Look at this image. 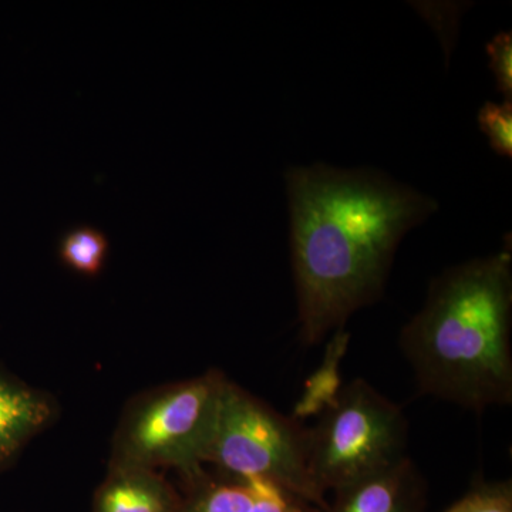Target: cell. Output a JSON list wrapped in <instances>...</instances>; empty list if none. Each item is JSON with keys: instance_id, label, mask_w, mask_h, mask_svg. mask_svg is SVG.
<instances>
[{"instance_id": "cell-1", "label": "cell", "mask_w": 512, "mask_h": 512, "mask_svg": "<svg viewBox=\"0 0 512 512\" xmlns=\"http://www.w3.org/2000/svg\"><path fill=\"white\" fill-rule=\"evenodd\" d=\"M285 178L299 329L316 345L382 298L404 235L439 204L372 168L313 164Z\"/></svg>"}, {"instance_id": "cell-2", "label": "cell", "mask_w": 512, "mask_h": 512, "mask_svg": "<svg viewBox=\"0 0 512 512\" xmlns=\"http://www.w3.org/2000/svg\"><path fill=\"white\" fill-rule=\"evenodd\" d=\"M511 245L448 268L403 326L420 393L481 413L512 403Z\"/></svg>"}, {"instance_id": "cell-3", "label": "cell", "mask_w": 512, "mask_h": 512, "mask_svg": "<svg viewBox=\"0 0 512 512\" xmlns=\"http://www.w3.org/2000/svg\"><path fill=\"white\" fill-rule=\"evenodd\" d=\"M227 380L211 370L134 399L117 427L110 468H175L190 483L202 476Z\"/></svg>"}, {"instance_id": "cell-4", "label": "cell", "mask_w": 512, "mask_h": 512, "mask_svg": "<svg viewBox=\"0 0 512 512\" xmlns=\"http://www.w3.org/2000/svg\"><path fill=\"white\" fill-rule=\"evenodd\" d=\"M407 440L402 407L366 380H352L309 429L312 480L329 498L409 457Z\"/></svg>"}, {"instance_id": "cell-5", "label": "cell", "mask_w": 512, "mask_h": 512, "mask_svg": "<svg viewBox=\"0 0 512 512\" xmlns=\"http://www.w3.org/2000/svg\"><path fill=\"white\" fill-rule=\"evenodd\" d=\"M205 463L238 478H262L325 510L309 471V429L227 380Z\"/></svg>"}, {"instance_id": "cell-6", "label": "cell", "mask_w": 512, "mask_h": 512, "mask_svg": "<svg viewBox=\"0 0 512 512\" xmlns=\"http://www.w3.org/2000/svg\"><path fill=\"white\" fill-rule=\"evenodd\" d=\"M183 512H322L298 494L262 478L229 477L191 481Z\"/></svg>"}, {"instance_id": "cell-7", "label": "cell", "mask_w": 512, "mask_h": 512, "mask_svg": "<svg viewBox=\"0 0 512 512\" xmlns=\"http://www.w3.org/2000/svg\"><path fill=\"white\" fill-rule=\"evenodd\" d=\"M322 512H424L427 484L410 457L332 494Z\"/></svg>"}, {"instance_id": "cell-8", "label": "cell", "mask_w": 512, "mask_h": 512, "mask_svg": "<svg viewBox=\"0 0 512 512\" xmlns=\"http://www.w3.org/2000/svg\"><path fill=\"white\" fill-rule=\"evenodd\" d=\"M56 412L52 396L0 370V473L52 423Z\"/></svg>"}, {"instance_id": "cell-9", "label": "cell", "mask_w": 512, "mask_h": 512, "mask_svg": "<svg viewBox=\"0 0 512 512\" xmlns=\"http://www.w3.org/2000/svg\"><path fill=\"white\" fill-rule=\"evenodd\" d=\"M184 498L158 471L110 468L94 497L93 512H183Z\"/></svg>"}, {"instance_id": "cell-10", "label": "cell", "mask_w": 512, "mask_h": 512, "mask_svg": "<svg viewBox=\"0 0 512 512\" xmlns=\"http://www.w3.org/2000/svg\"><path fill=\"white\" fill-rule=\"evenodd\" d=\"M349 340L350 333L346 332L345 328L335 330L322 365L308 380L301 399L296 404L293 419L301 421L312 414L315 416L323 413L335 402L343 387L340 382L339 365L348 350Z\"/></svg>"}, {"instance_id": "cell-11", "label": "cell", "mask_w": 512, "mask_h": 512, "mask_svg": "<svg viewBox=\"0 0 512 512\" xmlns=\"http://www.w3.org/2000/svg\"><path fill=\"white\" fill-rule=\"evenodd\" d=\"M107 252L109 239L103 232L90 227H80L67 232L59 248L63 264L87 276L100 274Z\"/></svg>"}, {"instance_id": "cell-12", "label": "cell", "mask_w": 512, "mask_h": 512, "mask_svg": "<svg viewBox=\"0 0 512 512\" xmlns=\"http://www.w3.org/2000/svg\"><path fill=\"white\" fill-rule=\"evenodd\" d=\"M443 512H512L511 481L478 484Z\"/></svg>"}, {"instance_id": "cell-13", "label": "cell", "mask_w": 512, "mask_h": 512, "mask_svg": "<svg viewBox=\"0 0 512 512\" xmlns=\"http://www.w3.org/2000/svg\"><path fill=\"white\" fill-rule=\"evenodd\" d=\"M478 126L495 154L512 157V101L485 103L478 113Z\"/></svg>"}, {"instance_id": "cell-14", "label": "cell", "mask_w": 512, "mask_h": 512, "mask_svg": "<svg viewBox=\"0 0 512 512\" xmlns=\"http://www.w3.org/2000/svg\"><path fill=\"white\" fill-rule=\"evenodd\" d=\"M490 69L504 100L512 101V33L501 32L487 45Z\"/></svg>"}]
</instances>
